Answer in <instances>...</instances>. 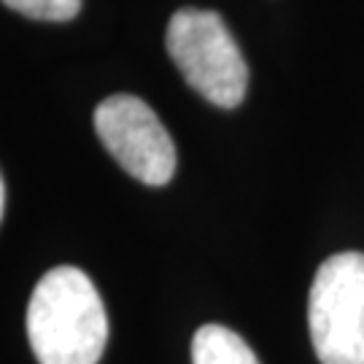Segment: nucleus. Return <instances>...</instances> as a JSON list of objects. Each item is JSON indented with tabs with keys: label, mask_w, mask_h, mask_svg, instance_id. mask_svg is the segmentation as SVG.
I'll return each mask as SVG.
<instances>
[{
	"label": "nucleus",
	"mask_w": 364,
	"mask_h": 364,
	"mask_svg": "<svg viewBox=\"0 0 364 364\" xmlns=\"http://www.w3.org/2000/svg\"><path fill=\"white\" fill-rule=\"evenodd\" d=\"M27 338L41 364H97L108 340V316L90 275L54 267L33 289Z\"/></svg>",
	"instance_id": "obj_1"
},
{
	"label": "nucleus",
	"mask_w": 364,
	"mask_h": 364,
	"mask_svg": "<svg viewBox=\"0 0 364 364\" xmlns=\"http://www.w3.org/2000/svg\"><path fill=\"white\" fill-rule=\"evenodd\" d=\"M165 43L186 84L219 108L243 103L248 65L216 11L181 9L170 16Z\"/></svg>",
	"instance_id": "obj_2"
},
{
	"label": "nucleus",
	"mask_w": 364,
	"mask_h": 364,
	"mask_svg": "<svg viewBox=\"0 0 364 364\" xmlns=\"http://www.w3.org/2000/svg\"><path fill=\"white\" fill-rule=\"evenodd\" d=\"M308 326L321 364H364V254L343 251L316 270Z\"/></svg>",
	"instance_id": "obj_3"
},
{
	"label": "nucleus",
	"mask_w": 364,
	"mask_h": 364,
	"mask_svg": "<svg viewBox=\"0 0 364 364\" xmlns=\"http://www.w3.org/2000/svg\"><path fill=\"white\" fill-rule=\"evenodd\" d=\"M95 130L108 154L132 178L165 186L176 173V146L151 105L135 95H114L95 108Z\"/></svg>",
	"instance_id": "obj_4"
},
{
	"label": "nucleus",
	"mask_w": 364,
	"mask_h": 364,
	"mask_svg": "<svg viewBox=\"0 0 364 364\" xmlns=\"http://www.w3.org/2000/svg\"><path fill=\"white\" fill-rule=\"evenodd\" d=\"M192 364H259V359L230 326L205 324L192 340Z\"/></svg>",
	"instance_id": "obj_5"
},
{
	"label": "nucleus",
	"mask_w": 364,
	"mask_h": 364,
	"mask_svg": "<svg viewBox=\"0 0 364 364\" xmlns=\"http://www.w3.org/2000/svg\"><path fill=\"white\" fill-rule=\"evenodd\" d=\"M9 9L43 22H68L81 11V0H3Z\"/></svg>",
	"instance_id": "obj_6"
},
{
	"label": "nucleus",
	"mask_w": 364,
	"mask_h": 364,
	"mask_svg": "<svg viewBox=\"0 0 364 364\" xmlns=\"http://www.w3.org/2000/svg\"><path fill=\"white\" fill-rule=\"evenodd\" d=\"M3 205H6V186H3V178H0V219H3Z\"/></svg>",
	"instance_id": "obj_7"
}]
</instances>
